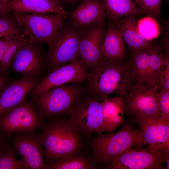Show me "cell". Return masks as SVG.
I'll use <instances>...</instances> for the list:
<instances>
[{"mask_svg": "<svg viewBox=\"0 0 169 169\" xmlns=\"http://www.w3.org/2000/svg\"><path fill=\"white\" fill-rule=\"evenodd\" d=\"M82 84L70 83L54 87L39 96L35 100L42 116L69 114L74 104L85 90Z\"/></svg>", "mask_w": 169, "mask_h": 169, "instance_id": "cell-6", "label": "cell"}, {"mask_svg": "<svg viewBox=\"0 0 169 169\" xmlns=\"http://www.w3.org/2000/svg\"><path fill=\"white\" fill-rule=\"evenodd\" d=\"M70 23L82 30L94 24L104 22L106 13L100 0H84L68 13Z\"/></svg>", "mask_w": 169, "mask_h": 169, "instance_id": "cell-17", "label": "cell"}, {"mask_svg": "<svg viewBox=\"0 0 169 169\" xmlns=\"http://www.w3.org/2000/svg\"><path fill=\"white\" fill-rule=\"evenodd\" d=\"M55 4L61 5L62 3L61 0H47Z\"/></svg>", "mask_w": 169, "mask_h": 169, "instance_id": "cell-37", "label": "cell"}, {"mask_svg": "<svg viewBox=\"0 0 169 169\" xmlns=\"http://www.w3.org/2000/svg\"><path fill=\"white\" fill-rule=\"evenodd\" d=\"M163 46L152 43L150 49L148 84L157 87L165 59Z\"/></svg>", "mask_w": 169, "mask_h": 169, "instance_id": "cell-24", "label": "cell"}, {"mask_svg": "<svg viewBox=\"0 0 169 169\" xmlns=\"http://www.w3.org/2000/svg\"><path fill=\"white\" fill-rule=\"evenodd\" d=\"M169 91V59L165 58L156 91Z\"/></svg>", "mask_w": 169, "mask_h": 169, "instance_id": "cell-32", "label": "cell"}, {"mask_svg": "<svg viewBox=\"0 0 169 169\" xmlns=\"http://www.w3.org/2000/svg\"><path fill=\"white\" fill-rule=\"evenodd\" d=\"M103 122L101 133L113 132L126 121L123 97L118 96L103 100L102 103Z\"/></svg>", "mask_w": 169, "mask_h": 169, "instance_id": "cell-19", "label": "cell"}, {"mask_svg": "<svg viewBox=\"0 0 169 169\" xmlns=\"http://www.w3.org/2000/svg\"><path fill=\"white\" fill-rule=\"evenodd\" d=\"M7 5V3L5 0H0V15L5 14L8 12Z\"/></svg>", "mask_w": 169, "mask_h": 169, "instance_id": "cell-35", "label": "cell"}, {"mask_svg": "<svg viewBox=\"0 0 169 169\" xmlns=\"http://www.w3.org/2000/svg\"><path fill=\"white\" fill-rule=\"evenodd\" d=\"M14 40L10 38H3L0 39V64L7 49Z\"/></svg>", "mask_w": 169, "mask_h": 169, "instance_id": "cell-33", "label": "cell"}, {"mask_svg": "<svg viewBox=\"0 0 169 169\" xmlns=\"http://www.w3.org/2000/svg\"><path fill=\"white\" fill-rule=\"evenodd\" d=\"M12 141L25 169H49L44 158L41 143L33 132L17 133L13 136Z\"/></svg>", "mask_w": 169, "mask_h": 169, "instance_id": "cell-15", "label": "cell"}, {"mask_svg": "<svg viewBox=\"0 0 169 169\" xmlns=\"http://www.w3.org/2000/svg\"><path fill=\"white\" fill-rule=\"evenodd\" d=\"M39 44L25 40L11 59L9 67L13 72L22 74L23 76L38 79L46 63V55Z\"/></svg>", "mask_w": 169, "mask_h": 169, "instance_id": "cell-13", "label": "cell"}, {"mask_svg": "<svg viewBox=\"0 0 169 169\" xmlns=\"http://www.w3.org/2000/svg\"><path fill=\"white\" fill-rule=\"evenodd\" d=\"M2 142L1 138L0 137V154L2 153Z\"/></svg>", "mask_w": 169, "mask_h": 169, "instance_id": "cell-38", "label": "cell"}, {"mask_svg": "<svg viewBox=\"0 0 169 169\" xmlns=\"http://www.w3.org/2000/svg\"><path fill=\"white\" fill-rule=\"evenodd\" d=\"M4 14L0 15V38L15 39L25 37L15 20Z\"/></svg>", "mask_w": 169, "mask_h": 169, "instance_id": "cell-27", "label": "cell"}, {"mask_svg": "<svg viewBox=\"0 0 169 169\" xmlns=\"http://www.w3.org/2000/svg\"><path fill=\"white\" fill-rule=\"evenodd\" d=\"M122 125L121 129L116 132L101 133L93 139L91 145L96 163L106 168L126 150L136 147L137 130L126 122Z\"/></svg>", "mask_w": 169, "mask_h": 169, "instance_id": "cell-4", "label": "cell"}, {"mask_svg": "<svg viewBox=\"0 0 169 169\" xmlns=\"http://www.w3.org/2000/svg\"><path fill=\"white\" fill-rule=\"evenodd\" d=\"M106 17L114 24L123 17L129 15L143 14L133 0H100Z\"/></svg>", "mask_w": 169, "mask_h": 169, "instance_id": "cell-22", "label": "cell"}, {"mask_svg": "<svg viewBox=\"0 0 169 169\" xmlns=\"http://www.w3.org/2000/svg\"><path fill=\"white\" fill-rule=\"evenodd\" d=\"M87 76V72L80 60L64 64L50 71L33 88L30 95L35 99L54 87L70 83H83Z\"/></svg>", "mask_w": 169, "mask_h": 169, "instance_id": "cell-12", "label": "cell"}, {"mask_svg": "<svg viewBox=\"0 0 169 169\" xmlns=\"http://www.w3.org/2000/svg\"><path fill=\"white\" fill-rule=\"evenodd\" d=\"M87 75L86 89L103 100L112 94L123 97L138 83L129 61L102 59Z\"/></svg>", "mask_w": 169, "mask_h": 169, "instance_id": "cell-1", "label": "cell"}, {"mask_svg": "<svg viewBox=\"0 0 169 169\" xmlns=\"http://www.w3.org/2000/svg\"><path fill=\"white\" fill-rule=\"evenodd\" d=\"M125 49L123 39L115 24L110 23L106 29L103 41L102 59L112 62L123 60Z\"/></svg>", "mask_w": 169, "mask_h": 169, "instance_id": "cell-20", "label": "cell"}, {"mask_svg": "<svg viewBox=\"0 0 169 169\" xmlns=\"http://www.w3.org/2000/svg\"><path fill=\"white\" fill-rule=\"evenodd\" d=\"M135 16L132 15L124 16L114 24L132 52L147 48L152 43L145 39L139 33Z\"/></svg>", "mask_w": 169, "mask_h": 169, "instance_id": "cell-18", "label": "cell"}, {"mask_svg": "<svg viewBox=\"0 0 169 169\" xmlns=\"http://www.w3.org/2000/svg\"><path fill=\"white\" fill-rule=\"evenodd\" d=\"M132 119L137 124L136 147L145 146L169 152V120L161 116Z\"/></svg>", "mask_w": 169, "mask_h": 169, "instance_id": "cell-11", "label": "cell"}, {"mask_svg": "<svg viewBox=\"0 0 169 169\" xmlns=\"http://www.w3.org/2000/svg\"><path fill=\"white\" fill-rule=\"evenodd\" d=\"M81 34V30L71 23H64L48 47L46 59L50 71L61 65L80 60Z\"/></svg>", "mask_w": 169, "mask_h": 169, "instance_id": "cell-7", "label": "cell"}, {"mask_svg": "<svg viewBox=\"0 0 169 169\" xmlns=\"http://www.w3.org/2000/svg\"><path fill=\"white\" fill-rule=\"evenodd\" d=\"M26 39L25 37L14 39L7 49L3 58L0 64V71L8 74V70L11 59L18 49Z\"/></svg>", "mask_w": 169, "mask_h": 169, "instance_id": "cell-30", "label": "cell"}, {"mask_svg": "<svg viewBox=\"0 0 169 169\" xmlns=\"http://www.w3.org/2000/svg\"><path fill=\"white\" fill-rule=\"evenodd\" d=\"M138 29L141 35L146 40L151 41L160 34L159 25L155 18L149 16L140 18L137 22Z\"/></svg>", "mask_w": 169, "mask_h": 169, "instance_id": "cell-26", "label": "cell"}, {"mask_svg": "<svg viewBox=\"0 0 169 169\" xmlns=\"http://www.w3.org/2000/svg\"><path fill=\"white\" fill-rule=\"evenodd\" d=\"M103 100L85 90L74 105L69 115V121L81 133L90 136L101 133L103 118Z\"/></svg>", "mask_w": 169, "mask_h": 169, "instance_id": "cell-5", "label": "cell"}, {"mask_svg": "<svg viewBox=\"0 0 169 169\" xmlns=\"http://www.w3.org/2000/svg\"><path fill=\"white\" fill-rule=\"evenodd\" d=\"M156 95L161 117L169 120V91H156Z\"/></svg>", "mask_w": 169, "mask_h": 169, "instance_id": "cell-31", "label": "cell"}, {"mask_svg": "<svg viewBox=\"0 0 169 169\" xmlns=\"http://www.w3.org/2000/svg\"><path fill=\"white\" fill-rule=\"evenodd\" d=\"M104 23H97L81 30L79 46L80 60L86 71L102 59L101 48L106 30Z\"/></svg>", "mask_w": 169, "mask_h": 169, "instance_id": "cell-14", "label": "cell"}, {"mask_svg": "<svg viewBox=\"0 0 169 169\" xmlns=\"http://www.w3.org/2000/svg\"><path fill=\"white\" fill-rule=\"evenodd\" d=\"M8 12L12 11L43 14L67 13L61 5L47 0H10L7 5Z\"/></svg>", "mask_w": 169, "mask_h": 169, "instance_id": "cell-21", "label": "cell"}, {"mask_svg": "<svg viewBox=\"0 0 169 169\" xmlns=\"http://www.w3.org/2000/svg\"><path fill=\"white\" fill-rule=\"evenodd\" d=\"M40 81L39 79L23 76L7 85L0 94V116L24 102Z\"/></svg>", "mask_w": 169, "mask_h": 169, "instance_id": "cell-16", "label": "cell"}, {"mask_svg": "<svg viewBox=\"0 0 169 169\" xmlns=\"http://www.w3.org/2000/svg\"><path fill=\"white\" fill-rule=\"evenodd\" d=\"M164 0L169 1V0H135V3L143 14L160 20L161 5Z\"/></svg>", "mask_w": 169, "mask_h": 169, "instance_id": "cell-28", "label": "cell"}, {"mask_svg": "<svg viewBox=\"0 0 169 169\" xmlns=\"http://www.w3.org/2000/svg\"><path fill=\"white\" fill-rule=\"evenodd\" d=\"M25 168L21 160L17 158L14 151L10 149L0 154V169H22Z\"/></svg>", "mask_w": 169, "mask_h": 169, "instance_id": "cell-29", "label": "cell"}, {"mask_svg": "<svg viewBox=\"0 0 169 169\" xmlns=\"http://www.w3.org/2000/svg\"><path fill=\"white\" fill-rule=\"evenodd\" d=\"M151 45L146 49L132 52L131 58L129 61L136 79L140 85L149 83L150 49Z\"/></svg>", "mask_w": 169, "mask_h": 169, "instance_id": "cell-23", "label": "cell"}, {"mask_svg": "<svg viewBox=\"0 0 169 169\" xmlns=\"http://www.w3.org/2000/svg\"><path fill=\"white\" fill-rule=\"evenodd\" d=\"M41 115L26 100L0 116V130L8 135L15 133H32L40 127Z\"/></svg>", "mask_w": 169, "mask_h": 169, "instance_id": "cell-10", "label": "cell"}, {"mask_svg": "<svg viewBox=\"0 0 169 169\" xmlns=\"http://www.w3.org/2000/svg\"><path fill=\"white\" fill-rule=\"evenodd\" d=\"M10 0H5L6 2H7V3H8V2Z\"/></svg>", "mask_w": 169, "mask_h": 169, "instance_id": "cell-39", "label": "cell"}, {"mask_svg": "<svg viewBox=\"0 0 169 169\" xmlns=\"http://www.w3.org/2000/svg\"><path fill=\"white\" fill-rule=\"evenodd\" d=\"M8 74L0 71V94L7 85Z\"/></svg>", "mask_w": 169, "mask_h": 169, "instance_id": "cell-34", "label": "cell"}, {"mask_svg": "<svg viewBox=\"0 0 169 169\" xmlns=\"http://www.w3.org/2000/svg\"></svg>", "mask_w": 169, "mask_h": 169, "instance_id": "cell-40", "label": "cell"}, {"mask_svg": "<svg viewBox=\"0 0 169 169\" xmlns=\"http://www.w3.org/2000/svg\"><path fill=\"white\" fill-rule=\"evenodd\" d=\"M169 152L148 147L130 148L114 159L106 167L110 169H165Z\"/></svg>", "mask_w": 169, "mask_h": 169, "instance_id": "cell-9", "label": "cell"}, {"mask_svg": "<svg viewBox=\"0 0 169 169\" xmlns=\"http://www.w3.org/2000/svg\"><path fill=\"white\" fill-rule=\"evenodd\" d=\"M49 169H90L95 168L94 162L83 156H68L52 161L48 164Z\"/></svg>", "mask_w": 169, "mask_h": 169, "instance_id": "cell-25", "label": "cell"}, {"mask_svg": "<svg viewBox=\"0 0 169 169\" xmlns=\"http://www.w3.org/2000/svg\"><path fill=\"white\" fill-rule=\"evenodd\" d=\"M157 87L137 83L126 95L122 97L125 114L140 119L161 116L156 95Z\"/></svg>", "mask_w": 169, "mask_h": 169, "instance_id": "cell-8", "label": "cell"}, {"mask_svg": "<svg viewBox=\"0 0 169 169\" xmlns=\"http://www.w3.org/2000/svg\"><path fill=\"white\" fill-rule=\"evenodd\" d=\"M80 134L69 120L52 121L38 137L46 158L53 161L66 156H77L81 147Z\"/></svg>", "mask_w": 169, "mask_h": 169, "instance_id": "cell-2", "label": "cell"}, {"mask_svg": "<svg viewBox=\"0 0 169 169\" xmlns=\"http://www.w3.org/2000/svg\"><path fill=\"white\" fill-rule=\"evenodd\" d=\"M19 28L30 42L46 44L49 47L68 17L67 13L43 14L13 11Z\"/></svg>", "mask_w": 169, "mask_h": 169, "instance_id": "cell-3", "label": "cell"}, {"mask_svg": "<svg viewBox=\"0 0 169 169\" xmlns=\"http://www.w3.org/2000/svg\"><path fill=\"white\" fill-rule=\"evenodd\" d=\"M84 0H61L62 3H63L69 4H73L77 3L80 1L81 2Z\"/></svg>", "mask_w": 169, "mask_h": 169, "instance_id": "cell-36", "label": "cell"}]
</instances>
